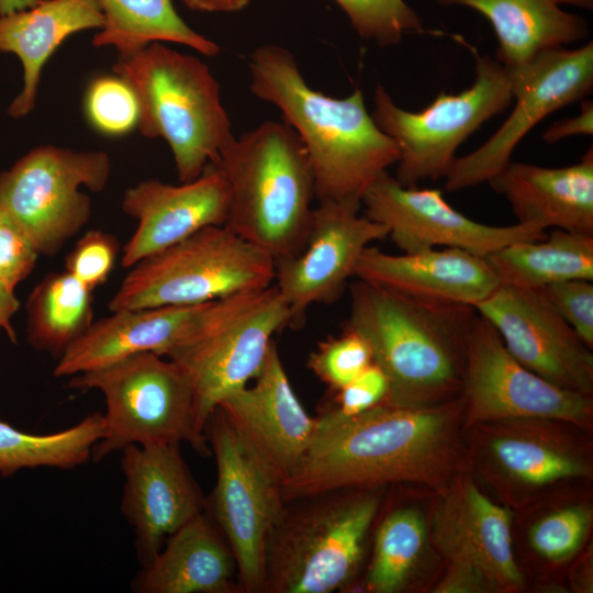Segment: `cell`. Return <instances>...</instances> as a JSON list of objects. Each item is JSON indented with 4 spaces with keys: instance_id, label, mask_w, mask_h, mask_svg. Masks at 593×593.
<instances>
[{
    "instance_id": "obj_1",
    "label": "cell",
    "mask_w": 593,
    "mask_h": 593,
    "mask_svg": "<svg viewBox=\"0 0 593 593\" xmlns=\"http://www.w3.org/2000/svg\"><path fill=\"white\" fill-rule=\"evenodd\" d=\"M317 419L296 472L280 486L282 501L343 488L418 483L445 489L459 462L461 396L424 406L379 404Z\"/></svg>"
},
{
    "instance_id": "obj_2",
    "label": "cell",
    "mask_w": 593,
    "mask_h": 593,
    "mask_svg": "<svg viewBox=\"0 0 593 593\" xmlns=\"http://www.w3.org/2000/svg\"><path fill=\"white\" fill-rule=\"evenodd\" d=\"M249 89L277 107L309 158L317 202L361 203L369 187L398 163L395 142L376 124L361 89L335 98L313 89L293 54L277 44L248 58Z\"/></svg>"
},
{
    "instance_id": "obj_3",
    "label": "cell",
    "mask_w": 593,
    "mask_h": 593,
    "mask_svg": "<svg viewBox=\"0 0 593 593\" xmlns=\"http://www.w3.org/2000/svg\"><path fill=\"white\" fill-rule=\"evenodd\" d=\"M473 306L426 301L357 279L346 327L370 345L394 406H424L461 392Z\"/></svg>"
},
{
    "instance_id": "obj_4",
    "label": "cell",
    "mask_w": 593,
    "mask_h": 593,
    "mask_svg": "<svg viewBox=\"0 0 593 593\" xmlns=\"http://www.w3.org/2000/svg\"><path fill=\"white\" fill-rule=\"evenodd\" d=\"M216 164L230 187L225 223L275 261L303 248L315 186L305 149L284 122L267 120L221 150Z\"/></svg>"
},
{
    "instance_id": "obj_5",
    "label": "cell",
    "mask_w": 593,
    "mask_h": 593,
    "mask_svg": "<svg viewBox=\"0 0 593 593\" xmlns=\"http://www.w3.org/2000/svg\"><path fill=\"white\" fill-rule=\"evenodd\" d=\"M381 489L343 488L283 501L267 540L262 593H332L349 586Z\"/></svg>"
},
{
    "instance_id": "obj_6",
    "label": "cell",
    "mask_w": 593,
    "mask_h": 593,
    "mask_svg": "<svg viewBox=\"0 0 593 593\" xmlns=\"http://www.w3.org/2000/svg\"><path fill=\"white\" fill-rule=\"evenodd\" d=\"M112 71L137 97L141 134L168 144L180 182L197 179L234 137L220 85L201 59L152 43L119 56Z\"/></svg>"
},
{
    "instance_id": "obj_7",
    "label": "cell",
    "mask_w": 593,
    "mask_h": 593,
    "mask_svg": "<svg viewBox=\"0 0 593 593\" xmlns=\"http://www.w3.org/2000/svg\"><path fill=\"white\" fill-rule=\"evenodd\" d=\"M67 388L98 390L105 399V432L91 460L130 445L189 444L202 457L212 455L195 423L192 388L170 359L139 353L69 377Z\"/></svg>"
},
{
    "instance_id": "obj_8",
    "label": "cell",
    "mask_w": 593,
    "mask_h": 593,
    "mask_svg": "<svg viewBox=\"0 0 593 593\" xmlns=\"http://www.w3.org/2000/svg\"><path fill=\"white\" fill-rule=\"evenodd\" d=\"M131 268L110 312L201 304L264 290L275 280V259L225 225L206 226Z\"/></svg>"
},
{
    "instance_id": "obj_9",
    "label": "cell",
    "mask_w": 593,
    "mask_h": 593,
    "mask_svg": "<svg viewBox=\"0 0 593 593\" xmlns=\"http://www.w3.org/2000/svg\"><path fill=\"white\" fill-rule=\"evenodd\" d=\"M512 71L495 58L477 56L472 85L459 93L440 91L433 102L413 112L399 107L380 85L371 115L399 148L395 179L405 187L444 178L459 146L484 122L512 102Z\"/></svg>"
},
{
    "instance_id": "obj_10",
    "label": "cell",
    "mask_w": 593,
    "mask_h": 593,
    "mask_svg": "<svg viewBox=\"0 0 593 593\" xmlns=\"http://www.w3.org/2000/svg\"><path fill=\"white\" fill-rule=\"evenodd\" d=\"M290 323L289 307L272 284L222 299L203 328L166 357L192 388L195 423L202 433L217 405L256 378L273 335Z\"/></svg>"
},
{
    "instance_id": "obj_11",
    "label": "cell",
    "mask_w": 593,
    "mask_h": 593,
    "mask_svg": "<svg viewBox=\"0 0 593 593\" xmlns=\"http://www.w3.org/2000/svg\"><path fill=\"white\" fill-rule=\"evenodd\" d=\"M110 174L105 152L35 147L0 172V211L38 255L53 256L90 219L91 201L80 188L101 192Z\"/></svg>"
},
{
    "instance_id": "obj_12",
    "label": "cell",
    "mask_w": 593,
    "mask_h": 593,
    "mask_svg": "<svg viewBox=\"0 0 593 593\" xmlns=\"http://www.w3.org/2000/svg\"><path fill=\"white\" fill-rule=\"evenodd\" d=\"M460 396L469 426L553 419L588 427L592 422V394L560 388L524 367L479 313L468 339Z\"/></svg>"
},
{
    "instance_id": "obj_13",
    "label": "cell",
    "mask_w": 593,
    "mask_h": 593,
    "mask_svg": "<svg viewBox=\"0 0 593 593\" xmlns=\"http://www.w3.org/2000/svg\"><path fill=\"white\" fill-rule=\"evenodd\" d=\"M512 75V112L480 147L466 156L455 157L444 177L448 191L489 182L511 163L513 150L535 125L558 109L591 93L593 42L574 49L545 51Z\"/></svg>"
},
{
    "instance_id": "obj_14",
    "label": "cell",
    "mask_w": 593,
    "mask_h": 593,
    "mask_svg": "<svg viewBox=\"0 0 593 593\" xmlns=\"http://www.w3.org/2000/svg\"><path fill=\"white\" fill-rule=\"evenodd\" d=\"M205 435L216 462L205 512L233 551L243 593H262L267 540L283 503L280 489L247 456L219 407Z\"/></svg>"
},
{
    "instance_id": "obj_15",
    "label": "cell",
    "mask_w": 593,
    "mask_h": 593,
    "mask_svg": "<svg viewBox=\"0 0 593 593\" xmlns=\"http://www.w3.org/2000/svg\"><path fill=\"white\" fill-rule=\"evenodd\" d=\"M361 203L317 202L305 244L292 257L275 261L273 286L299 327L314 304L335 302L344 292L362 251L388 237V230L360 215Z\"/></svg>"
},
{
    "instance_id": "obj_16",
    "label": "cell",
    "mask_w": 593,
    "mask_h": 593,
    "mask_svg": "<svg viewBox=\"0 0 593 593\" xmlns=\"http://www.w3.org/2000/svg\"><path fill=\"white\" fill-rule=\"evenodd\" d=\"M361 205L367 217L388 230V237L402 253L443 246L486 257L505 245L547 235L528 224L479 223L452 208L441 190L405 187L388 171L369 187Z\"/></svg>"
},
{
    "instance_id": "obj_17",
    "label": "cell",
    "mask_w": 593,
    "mask_h": 593,
    "mask_svg": "<svg viewBox=\"0 0 593 593\" xmlns=\"http://www.w3.org/2000/svg\"><path fill=\"white\" fill-rule=\"evenodd\" d=\"M254 380L217 407L247 456L280 489L304 460L317 419L296 398L275 342Z\"/></svg>"
},
{
    "instance_id": "obj_18",
    "label": "cell",
    "mask_w": 593,
    "mask_h": 593,
    "mask_svg": "<svg viewBox=\"0 0 593 593\" xmlns=\"http://www.w3.org/2000/svg\"><path fill=\"white\" fill-rule=\"evenodd\" d=\"M474 309L524 367L560 388L592 394V349L539 289L500 283Z\"/></svg>"
},
{
    "instance_id": "obj_19",
    "label": "cell",
    "mask_w": 593,
    "mask_h": 593,
    "mask_svg": "<svg viewBox=\"0 0 593 593\" xmlns=\"http://www.w3.org/2000/svg\"><path fill=\"white\" fill-rule=\"evenodd\" d=\"M121 452V511L134 530L138 561L145 566L170 535L205 512L206 497L180 444L130 445Z\"/></svg>"
},
{
    "instance_id": "obj_20",
    "label": "cell",
    "mask_w": 593,
    "mask_h": 593,
    "mask_svg": "<svg viewBox=\"0 0 593 593\" xmlns=\"http://www.w3.org/2000/svg\"><path fill=\"white\" fill-rule=\"evenodd\" d=\"M230 201L228 182L214 163L178 186L148 179L126 189L122 210L137 227L123 247L122 266L131 268L206 226L225 225Z\"/></svg>"
},
{
    "instance_id": "obj_21",
    "label": "cell",
    "mask_w": 593,
    "mask_h": 593,
    "mask_svg": "<svg viewBox=\"0 0 593 593\" xmlns=\"http://www.w3.org/2000/svg\"><path fill=\"white\" fill-rule=\"evenodd\" d=\"M221 300L111 312L58 358L54 376L69 378L139 353L167 357L203 328Z\"/></svg>"
},
{
    "instance_id": "obj_22",
    "label": "cell",
    "mask_w": 593,
    "mask_h": 593,
    "mask_svg": "<svg viewBox=\"0 0 593 593\" xmlns=\"http://www.w3.org/2000/svg\"><path fill=\"white\" fill-rule=\"evenodd\" d=\"M433 518V538L450 562L473 566L497 590H517L523 574L512 542V514L470 480L450 481Z\"/></svg>"
},
{
    "instance_id": "obj_23",
    "label": "cell",
    "mask_w": 593,
    "mask_h": 593,
    "mask_svg": "<svg viewBox=\"0 0 593 593\" xmlns=\"http://www.w3.org/2000/svg\"><path fill=\"white\" fill-rule=\"evenodd\" d=\"M354 277L402 295L473 307L500 286L485 257L454 247L393 255L370 245Z\"/></svg>"
},
{
    "instance_id": "obj_24",
    "label": "cell",
    "mask_w": 593,
    "mask_h": 593,
    "mask_svg": "<svg viewBox=\"0 0 593 593\" xmlns=\"http://www.w3.org/2000/svg\"><path fill=\"white\" fill-rule=\"evenodd\" d=\"M510 203L517 223L593 235V148L570 166L510 163L488 182Z\"/></svg>"
},
{
    "instance_id": "obj_25",
    "label": "cell",
    "mask_w": 593,
    "mask_h": 593,
    "mask_svg": "<svg viewBox=\"0 0 593 593\" xmlns=\"http://www.w3.org/2000/svg\"><path fill=\"white\" fill-rule=\"evenodd\" d=\"M132 582L136 593H243L233 551L203 512L170 535Z\"/></svg>"
},
{
    "instance_id": "obj_26",
    "label": "cell",
    "mask_w": 593,
    "mask_h": 593,
    "mask_svg": "<svg viewBox=\"0 0 593 593\" xmlns=\"http://www.w3.org/2000/svg\"><path fill=\"white\" fill-rule=\"evenodd\" d=\"M103 24L97 0H38L0 15V52L15 54L23 66V87L9 105V115L23 118L34 109L43 67L67 37Z\"/></svg>"
},
{
    "instance_id": "obj_27",
    "label": "cell",
    "mask_w": 593,
    "mask_h": 593,
    "mask_svg": "<svg viewBox=\"0 0 593 593\" xmlns=\"http://www.w3.org/2000/svg\"><path fill=\"white\" fill-rule=\"evenodd\" d=\"M465 5L491 23L499 42L495 59L516 70L540 53L563 47L589 35L585 19L569 13L553 0H437Z\"/></svg>"
},
{
    "instance_id": "obj_28",
    "label": "cell",
    "mask_w": 593,
    "mask_h": 593,
    "mask_svg": "<svg viewBox=\"0 0 593 593\" xmlns=\"http://www.w3.org/2000/svg\"><path fill=\"white\" fill-rule=\"evenodd\" d=\"M500 283L526 289L593 280V235L555 228L541 239L505 245L486 257Z\"/></svg>"
},
{
    "instance_id": "obj_29",
    "label": "cell",
    "mask_w": 593,
    "mask_h": 593,
    "mask_svg": "<svg viewBox=\"0 0 593 593\" xmlns=\"http://www.w3.org/2000/svg\"><path fill=\"white\" fill-rule=\"evenodd\" d=\"M103 26L93 35L96 47L111 46L119 56L132 55L152 43H175L198 53L216 56L220 46L191 29L178 14L172 0H97Z\"/></svg>"
},
{
    "instance_id": "obj_30",
    "label": "cell",
    "mask_w": 593,
    "mask_h": 593,
    "mask_svg": "<svg viewBox=\"0 0 593 593\" xmlns=\"http://www.w3.org/2000/svg\"><path fill=\"white\" fill-rule=\"evenodd\" d=\"M92 292L67 271L46 275L26 302L27 343L58 359L92 325Z\"/></svg>"
},
{
    "instance_id": "obj_31",
    "label": "cell",
    "mask_w": 593,
    "mask_h": 593,
    "mask_svg": "<svg viewBox=\"0 0 593 593\" xmlns=\"http://www.w3.org/2000/svg\"><path fill=\"white\" fill-rule=\"evenodd\" d=\"M103 414L90 413L76 425L49 434H31L0 421V474L22 469H75L91 460L92 448L104 436Z\"/></svg>"
},
{
    "instance_id": "obj_32",
    "label": "cell",
    "mask_w": 593,
    "mask_h": 593,
    "mask_svg": "<svg viewBox=\"0 0 593 593\" xmlns=\"http://www.w3.org/2000/svg\"><path fill=\"white\" fill-rule=\"evenodd\" d=\"M493 463L510 481L541 488L590 475V466L567 444L536 432L497 434L489 443Z\"/></svg>"
},
{
    "instance_id": "obj_33",
    "label": "cell",
    "mask_w": 593,
    "mask_h": 593,
    "mask_svg": "<svg viewBox=\"0 0 593 593\" xmlns=\"http://www.w3.org/2000/svg\"><path fill=\"white\" fill-rule=\"evenodd\" d=\"M426 524L412 507L391 511L379 524L366 577L373 593H395L407 583L422 556Z\"/></svg>"
},
{
    "instance_id": "obj_34",
    "label": "cell",
    "mask_w": 593,
    "mask_h": 593,
    "mask_svg": "<svg viewBox=\"0 0 593 593\" xmlns=\"http://www.w3.org/2000/svg\"><path fill=\"white\" fill-rule=\"evenodd\" d=\"M355 32L380 47L399 44L403 36L423 31L422 20L404 0H334Z\"/></svg>"
},
{
    "instance_id": "obj_35",
    "label": "cell",
    "mask_w": 593,
    "mask_h": 593,
    "mask_svg": "<svg viewBox=\"0 0 593 593\" xmlns=\"http://www.w3.org/2000/svg\"><path fill=\"white\" fill-rule=\"evenodd\" d=\"M89 124L107 136H122L137 127L139 104L130 83L118 75H103L88 86L83 98Z\"/></svg>"
},
{
    "instance_id": "obj_36",
    "label": "cell",
    "mask_w": 593,
    "mask_h": 593,
    "mask_svg": "<svg viewBox=\"0 0 593 593\" xmlns=\"http://www.w3.org/2000/svg\"><path fill=\"white\" fill-rule=\"evenodd\" d=\"M373 362L367 339L345 327L339 336L321 342L307 360L311 371L333 391H338Z\"/></svg>"
},
{
    "instance_id": "obj_37",
    "label": "cell",
    "mask_w": 593,
    "mask_h": 593,
    "mask_svg": "<svg viewBox=\"0 0 593 593\" xmlns=\"http://www.w3.org/2000/svg\"><path fill=\"white\" fill-rule=\"evenodd\" d=\"M592 524V510L570 505L550 512L529 530L533 549L551 562L571 558L582 546Z\"/></svg>"
},
{
    "instance_id": "obj_38",
    "label": "cell",
    "mask_w": 593,
    "mask_h": 593,
    "mask_svg": "<svg viewBox=\"0 0 593 593\" xmlns=\"http://www.w3.org/2000/svg\"><path fill=\"white\" fill-rule=\"evenodd\" d=\"M119 254V242L109 233L91 230L81 236L66 257L65 271L90 290L110 277Z\"/></svg>"
},
{
    "instance_id": "obj_39",
    "label": "cell",
    "mask_w": 593,
    "mask_h": 593,
    "mask_svg": "<svg viewBox=\"0 0 593 593\" xmlns=\"http://www.w3.org/2000/svg\"><path fill=\"white\" fill-rule=\"evenodd\" d=\"M582 342L593 348V283L586 279L555 282L539 289Z\"/></svg>"
},
{
    "instance_id": "obj_40",
    "label": "cell",
    "mask_w": 593,
    "mask_h": 593,
    "mask_svg": "<svg viewBox=\"0 0 593 593\" xmlns=\"http://www.w3.org/2000/svg\"><path fill=\"white\" fill-rule=\"evenodd\" d=\"M37 257L23 232L0 211V281L14 290L32 273Z\"/></svg>"
},
{
    "instance_id": "obj_41",
    "label": "cell",
    "mask_w": 593,
    "mask_h": 593,
    "mask_svg": "<svg viewBox=\"0 0 593 593\" xmlns=\"http://www.w3.org/2000/svg\"><path fill=\"white\" fill-rule=\"evenodd\" d=\"M336 392L337 405L331 410L338 415L350 416L382 404L389 393V382L384 372L372 362Z\"/></svg>"
},
{
    "instance_id": "obj_42",
    "label": "cell",
    "mask_w": 593,
    "mask_h": 593,
    "mask_svg": "<svg viewBox=\"0 0 593 593\" xmlns=\"http://www.w3.org/2000/svg\"><path fill=\"white\" fill-rule=\"evenodd\" d=\"M495 589L486 575L478 568L460 563L450 562L447 573L435 586L437 593H478L488 592Z\"/></svg>"
},
{
    "instance_id": "obj_43",
    "label": "cell",
    "mask_w": 593,
    "mask_h": 593,
    "mask_svg": "<svg viewBox=\"0 0 593 593\" xmlns=\"http://www.w3.org/2000/svg\"><path fill=\"white\" fill-rule=\"evenodd\" d=\"M593 134V102L584 99L581 103V112L574 116L567 118L551 124L542 135V139L549 144L561 139Z\"/></svg>"
},
{
    "instance_id": "obj_44",
    "label": "cell",
    "mask_w": 593,
    "mask_h": 593,
    "mask_svg": "<svg viewBox=\"0 0 593 593\" xmlns=\"http://www.w3.org/2000/svg\"><path fill=\"white\" fill-rule=\"evenodd\" d=\"M20 303L14 290L0 281V329L4 331L11 342L16 343V334L12 326V317L19 310Z\"/></svg>"
},
{
    "instance_id": "obj_45",
    "label": "cell",
    "mask_w": 593,
    "mask_h": 593,
    "mask_svg": "<svg viewBox=\"0 0 593 593\" xmlns=\"http://www.w3.org/2000/svg\"><path fill=\"white\" fill-rule=\"evenodd\" d=\"M193 11L210 13H234L245 9L251 0H181Z\"/></svg>"
},
{
    "instance_id": "obj_46",
    "label": "cell",
    "mask_w": 593,
    "mask_h": 593,
    "mask_svg": "<svg viewBox=\"0 0 593 593\" xmlns=\"http://www.w3.org/2000/svg\"><path fill=\"white\" fill-rule=\"evenodd\" d=\"M575 586L582 592L592 591V560L590 557H585L584 561L580 563L578 571L574 573Z\"/></svg>"
},
{
    "instance_id": "obj_47",
    "label": "cell",
    "mask_w": 593,
    "mask_h": 593,
    "mask_svg": "<svg viewBox=\"0 0 593 593\" xmlns=\"http://www.w3.org/2000/svg\"><path fill=\"white\" fill-rule=\"evenodd\" d=\"M38 0H0V15L33 7Z\"/></svg>"
},
{
    "instance_id": "obj_48",
    "label": "cell",
    "mask_w": 593,
    "mask_h": 593,
    "mask_svg": "<svg viewBox=\"0 0 593 593\" xmlns=\"http://www.w3.org/2000/svg\"><path fill=\"white\" fill-rule=\"evenodd\" d=\"M558 4H570L583 9H592L593 0H553Z\"/></svg>"
},
{
    "instance_id": "obj_49",
    "label": "cell",
    "mask_w": 593,
    "mask_h": 593,
    "mask_svg": "<svg viewBox=\"0 0 593 593\" xmlns=\"http://www.w3.org/2000/svg\"><path fill=\"white\" fill-rule=\"evenodd\" d=\"M0 333H1V329H0Z\"/></svg>"
}]
</instances>
